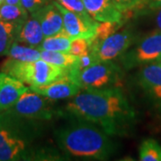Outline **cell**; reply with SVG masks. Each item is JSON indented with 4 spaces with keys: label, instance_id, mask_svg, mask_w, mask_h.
I'll use <instances>...</instances> for the list:
<instances>
[{
    "label": "cell",
    "instance_id": "cell-18",
    "mask_svg": "<svg viewBox=\"0 0 161 161\" xmlns=\"http://www.w3.org/2000/svg\"><path fill=\"white\" fill-rule=\"evenodd\" d=\"M21 25L0 20V57L6 56L14 42H15Z\"/></svg>",
    "mask_w": 161,
    "mask_h": 161
},
{
    "label": "cell",
    "instance_id": "cell-8",
    "mask_svg": "<svg viewBox=\"0 0 161 161\" xmlns=\"http://www.w3.org/2000/svg\"><path fill=\"white\" fill-rule=\"evenodd\" d=\"M139 35L132 29L115 32L101 41L90 39V51L98 61H113L122 57L139 40Z\"/></svg>",
    "mask_w": 161,
    "mask_h": 161
},
{
    "label": "cell",
    "instance_id": "cell-27",
    "mask_svg": "<svg viewBox=\"0 0 161 161\" xmlns=\"http://www.w3.org/2000/svg\"><path fill=\"white\" fill-rule=\"evenodd\" d=\"M145 7L149 8L150 10H158L161 8V0H148Z\"/></svg>",
    "mask_w": 161,
    "mask_h": 161
},
{
    "label": "cell",
    "instance_id": "cell-28",
    "mask_svg": "<svg viewBox=\"0 0 161 161\" xmlns=\"http://www.w3.org/2000/svg\"><path fill=\"white\" fill-rule=\"evenodd\" d=\"M156 24L158 26V30L161 31V8L157 10V14H156Z\"/></svg>",
    "mask_w": 161,
    "mask_h": 161
},
{
    "label": "cell",
    "instance_id": "cell-20",
    "mask_svg": "<svg viewBox=\"0 0 161 161\" xmlns=\"http://www.w3.org/2000/svg\"><path fill=\"white\" fill-rule=\"evenodd\" d=\"M6 56L20 61H37L40 59V50L36 47L28 46L15 41L9 48Z\"/></svg>",
    "mask_w": 161,
    "mask_h": 161
},
{
    "label": "cell",
    "instance_id": "cell-4",
    "mask_svg": "<svg viewBox=\"0 0 161 161\" xmlns=\"http://www.w3.org/2000/svg\"><path fill=\"white\" fill-rule=\"evenodd\" d=\"M1 72L21 80L29 87H40L67 75L68 70L39 59L20 61L8 58L1 65Z\"/></svg>",
    "mask_w": 161,
    "mask_h": 161
},
{
    "label": "cell",
    "instance_id": "cell-16",
    "mask_svg": "<svg viewBox=\"0 0 161 161\" xmlns=\"http://www.w3.org/2000/svg\"><path fill=\"white\" fill-rule=\"evenodd\" d=\"M72 40H73L64 30L63 31L59 32L58 34L44 38L40 46L37 47L40 51L47 50V51H60L70 53V47Z\"/></svg>",
    "mask_w": 161,
    "mask_h": 161
},
{
    "label": "cell",
    "instance_id": "cell-1",
    "mask_svg": "<svg viewBox=\"0 0 161 161\" xmlns=\"http://www.w3.org/2000/svg\"><path fill=\"white\" fill-rule=\"evenodd\" d=\"M65 116L92 122L114 137L128 136L136 112L118 87L81 90L65 106Z\"/></svg>",
    "mask_w": 161,
    "mask_h": 161
},
{
    "label": "cell",
    "instance_id": "cell-32",
    "mask_svg": "<svg viewBox=\"0 0 161 161\" xmlns=\"http://www.w3.org/2000/svg\"><path fill=\"white\" fill-rule=\"evenodd\" d=\"M113 1H114V2H115V0H113Z\"/></svg>",
    "mask_w": 161,
    "mask_h": 161
},
{
    "label": "cell",
    "instance_id": "cell-24",
    "mask_svg": "<svg viewBox=\"0 0 161 161\" xmlns=\"http://www.w3.org/2000/svg\"><path fill=\"white\" fill-rule=\"evenodd\" d=\"M90 51V39H75L72 40L70 53L76 57L83 56Z\"/></svg>",
    "mask_w": 161,
    "mask_h": 161
},
{
    "label": "cell",
    "instance_id": "cell-14",
    "mask_svg": "<svg viewBox=\"0 0 161 161\" xmlns=\"http://www.w3.org/2000/svg\"><path fill=\"white\" fill-rule=\"evenodd\" d=\"M31 14L39 20L45 38L58 34L64 31L63 16L52 1Z\"/></svg>",
    "mask_w": 161,
    "mask_h": 161
},
{
    "label": "cell",
    "instance_id": "cell-25",
    "mask_svg": "<svg viewBox=\"0 0 161 161\" xmlns=\"http://www.w3.org/2000/svg\"><path fill=\"white\" fill-rule=\"evenodd\" d=\"M148 0H115V6L122 12L126 10H135L143 9Z\"/></svg>",
    "mask_w": 161,
    "mask_h": 161
},
{
    "label": "cell",
    "instance_id": "cell-21",
    "mask_svg": "<svg viewBox=\"0 0 161 161\" xmlns=\"http://www.w3.org/2000/svg\"><path fill=\"white\" fill-rule=\"evenodd\" d=\"M141 161H161V144L154 139H146L139 148Z\"/></svg>",
    "mask_w": 161,
    "mask_h": 161
},
{
    "label": "cell",
    "instance_id": "cell-10",
    "mask_svg": "<svg viewBox=\"0 0 161 161\" xmlns=\"http://www.w3.org/2000/svg\"><path fill=\"white\" fill-rule=\"evenodd\" d=\"M52 2L61 13L63 16L64 30L72 40L92 39L95 37L98 22L96 23H89L79 14L64 8L56 0Z\"/></svg>",
    "mask_w": 161,
    "mask_h": 161
},
{
    "label": "cell",
    "instance_id": "cell-19",
    "mask_svg": "<svg viewBox=\"0 0 161 161\" xmlns=\"http://www.w3.org/2000/svg\"><path fill=\"white\" fill-rule=\"evenodd\" d=\"M77 58L78 57L68 52L47 51V50L40 51V59L67 70L75 65V64L77 61Z\"/></svg>",
    "mask_w": 161,
    "mask_h": 161
},
{
    "label": "cell",
    "instance_id": "cell-6",
    "mask_svg": "<svg viewBox=\"0 0 161 161\" xmlns=\"http://www.w3.org/2000/svg\"><path fill=\"white\" fill-rule=\"evenodd\" d=\"M160 56L161 31L158 29L139 39L119 58L123 68L128 71L147 64L157 62Z\"/></svg>",
    "mask_w": 161,
    "mask_h": 161
},
{
    "label": "cell",
    "instance_id": "cell-17",
    "mask_svg": "<svg viewBox=\"0 0 161 161\" xmlns=\"http://www.w3.org/2000/svg\"><path fill=\"white\" fill-rule=\"evenodd\" d=\"M29 13L22 5H0V20L22 25L29 17Z\"/></svg>",
    "mask_w": 161,
    "mask_h": 161
},
{
    "label": "cell",
    "instance_id": "cell-13",
    "mask_svg": "<svg viewBox=\"0 0 161 161\" xmlns=\"http://www.w3.org/2000/svg\"><path fill=\"white\" fill-rule=\"evenodd\" d=\"M82 2L95 21L125 23L123 12L117 8L113 0H82Z\"/></svg>",
    "mask_w": 161,
    "mask_h": 161
},
{
    "label": "cell",
    "instance_id": "cell-15",
    "mask_svg": "<svg viewBox=\"0 0 161 161\" xmlns=\"http://www.w3.org/2000/svg\"><path fill=\"white\" fill-rule=\"evenodd\" d=\"M44 34L39 20L31 14L21 25L16 36V42L31 47H39L44 40Z\"/></svg>",
    "mask_w": 161,
    "mask_h": 161
},
{
    "label": "cell",
    "instance_id": "cell-22",
    "mask_svg": "<svg viewBox=\"0 0 161 161\" xmlns=\"http://www.w3.org/2000/svg\"><path fill=\"white\" fill-rule=\"evenodd\" d=\"M56 1L58 2L60 5H62L64 8L68 9L69 11L74 12L75 14H79L82 18H84L89 23H98L97 21H95L90 15V14L88 13L86 8H85V6H84L82 0H56Z\"/></svg>",
    "mask_w": 161,
    "mask_h": 161
},
{
    "label": "cell",
    "instance_id": "cell-31",
    "mask_svg": "<svg viewBox=\"0 0 161 161\" xmlns=\"http://www.w3.org/2000/svg\"><path fill=\"white\" fill-rule=\"evenodd\" d=\"M3 3H5V0H0V5H2Z\"/></svg>",
    "mask_w": 161,
    "mask_h": 161
},
{
    "label": "cell",
    "instance_id": "cell-5",
    "mask_svg": "<svg viewBox=\"0 0 161 161\" xmlns=\"http://www.w3.org/2000/svg\"><path fill=\"white\" fill-rule=\"evenodd\" d=\"M123 77V69L113 61H98L77 75L74 80L81 90L115 87Z\"/></svg>",
    "mask_w": 161,
    "mask_h": 161
},
{
    "label": "cell",
    "instance_id": "cell-26",
    "mask_svg": "<svg viewBox=\"0 0 161 161\" xmlns=\"http://www.w3.org/2000/svg\"><path fill=\"white\" fill-rule=\"evenodd\" d=\"M50 2L51 0H21L22 6L28 11L30 14L40 10V8Z\"/></svg>",
    "mask_w": 161,
    "mask_h": 161
},
{
    "label": "cell",
    "instance_id": "cell-23",
    "mask_svg": "<svg viewBox=\"0 0 161 161\" xmlns=\"http://www.w3.org/2000/svg\"><path fill=\"white\" fill-rule=\"evenodd\" d=\"M123 26L122 23H115V22H98L96 35L92 39L95 41H101L107 39L110 35L114 34L116 31Z\"/></svg>",
    "mask_w": 161,
    "mask_h": 161
},
{
    "label": "cell",
    "instance_id": "cell-9",
    "mask_svg": "<svg viewBox=\"0 0 161 161\" xmlns=\"http://www.w3.org/2000/svg\"><path fill=\"white\" fill-rule=\"evenodd\" d=\"M135 80L137 85L153 107L161 111V64L158 62L141 66Z\"/></svg>",
    "mask_w": 161,
    "mask_h": 161
},
{
    "label": "cell",
    "instance_id": "cell-2",
    "mask_svg": "<svg viewBox=\"0 0 161 161\" xmlns=\"http://www.w3.org/2000/svg\"><path fill=\"white\" fill-rule=\"evenodd\" d=\"M43 121L0 113V161L66 160L52 146L35 145L43 137Z\"/></svg>",
    "mask_w": 161,
    "mask_h": 161
},
{
    "label": "cell",
    "instance_id": "cell-29",
    "mask_svg": "<svg viewBox=\"0 0 161 161\" xmlns=\"http://www.w3.org/2000/svg\"><path fill=\"white\" fill-rule=\"evenodd\" d=\"M5 3L10 5H22L21 0H5Z\"/></svg>",
    "mask_w": 161,
    "mask_h": 161
},
{
    "label": "cell",
    "instance_id": "cell-3",
    "mask_svg": "<svg viewBox=\"0 0 161 161\" xmlns=\"http://www.w3.org/2000/svg\"><path fill=\"white\" fill-rule=\"evenodd\" d=\"M67 118L54 131L55 142L66 160H108L117 151L118 146L112 136L100 127L83 119Z\"/></svg>",
    "mask_w": 161,
    "mask_h": 161
},
{
    "label": "cell",
    "instance_id": "cell-11",
    "mask_svg": "<svg viewBox=\"0 0 161 161\" xmlns=\"http://www.w3.org/2000/svg\"><path fill=\"white\" fill-rule=\"evenodd\" d=\"M31 90L51 100L67 99L75 97L81 91L80 86L68 75L40 87H30Z\"/></svg>",
    "mask_w": 161,
    "mask_h": 161
},
{
    "label": "cell",
    "instance_id": "cell-30",
    "mask_svg": "<svg viewBox=\"0 0 161 161\" xmlns=\"http://www.w3.org/2000/svg\"><path fill=\"white\" fill-rule=\"evenodd\" d=\"M157 62H158V64H161V56H160V57H159V58L158 59V61H157Z\"/></svg>",
    "mask_w": 161,
    "mask_h": 161
},
{
    "label": "cell",
    "instance_id": "cell-12",
    "mask_svg": "<svg viewBox=\"0 0 161 161\" xmlns=\"http://www.w3.org/2000/svg\"><path fill=\"white\" fill-rule=\"evenodd\" d=\"M29 89L21 80L0 72V113L9 109Z\"/></svg>",
    "mask_w": 161,
    "mask_h": 161
},
{
    "label": "cell",
    "instance_id": "cell-7",
    "mask_svg": "<svg viewBox=\"0 0 161 161\" xmlns=\"http://www.w3.org/2000/svg\"><path fill=\"white\" fill-rule=\"evenodd\" d=\"M6 112L20 117L40 121L52 120L57 115H63L54 108L51 99L29 89Z\"/></svg>",
    "mask_w": 161,
    "mask_h": 161
}]
</instances>
